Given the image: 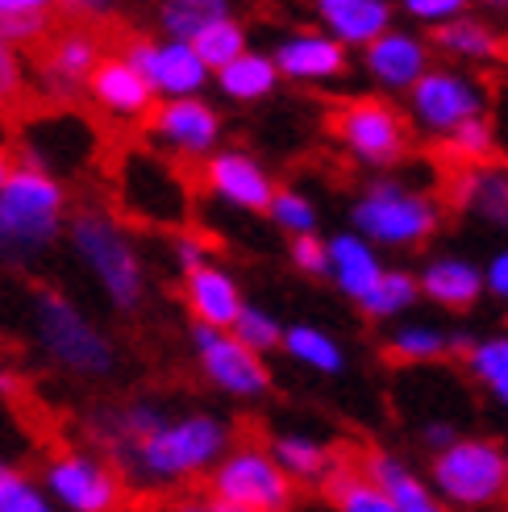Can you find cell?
<instances>
[{"label": "cell", "mask_w": 508, "mask_h": 512, "mask_svg": "<svg viewBox=\"0 0 508 512\" xmlns=\"http://www.w3.org/2000/svg\"><path fill=\"white\" fill-rule=\"evenodd\" d=\"M425 38H429V50L446 55L450 67H488L504 55V38L496 34V25L484 21L479 13L454 17L442 25V30L425 34Z\"/></svg>", "instance_id": "25"}, {"label": "cell", "mask_w": 508, "mask_h": 512, "mask_svg": "<svg viewBox=\"0 0 508 512\" xmlns=\"http://www.w3.org/2000/svg\"><path fill=\"white\" fill-rule=\"evenodd\" d=\"M388 358L404 367H429V363H442L450 354V329L425 321V317H404L392 325L388 334Z\"/></svg>", "instance_id": "30"}, {"label": "cell", "mask_w": 508, "mask_h": 512, "mask_svg": "<svg viewBox=\"0 0 508 512\" xmlns=\"http://www.w3.org/2000/svg\"><path fill=\"white\" fill-rule=\"evenodd\" d=\"M359 67L375 92L409 96L413 84L434 67V50H429L425 34L409 30V25H392V30L379 34L367 50H359Z\"/></svg>", "instance_id": "17"}, {"label": "cell", "mask_w": 508, "mask_h": 512, "mask_svg": "<svg viewBox=\"0 0 508 512\" xmlns=\"http://www.w3.org/2000/svg\"><path fill=\"white\" fill-rule=\"evenodd\" d=\"M100 59H105V50H100V38L92 30H63L46 46L42 75H46V84L55 92L71 96V92H80L92 80V71H96Z\"/></svg>", "instance_id": "26"}, {"label": "cell", "mask_w": 508, "mask_h": 512, "mask_svg": "<svg viewBox=\"0 0 508 512\" xmlns=\"http://www.w3.org/2000/svg\"><path fill=\"white\" fill-rule=\"evenodd\" d=\"M230 338L242 342L250 354L267 358V354L279 350V342H284V321H279V313H271L267 304H250V300H246L242 313H238L234 325H230Z\"/></svg>", "instance_id": "37"}, {"label": "cell", "mask_w": 508, "mask_h": 512, "mask_svg": "<svg viewBox=\"0 0 508 512\" xmlns=\"http://www.w3.org/2000/svg\"><path fill=\"white\" fill-rule=\"evenodd\" d=\"M334 138L350 163L375 175H392V167L409 159L413 125L404 109H396L384 96H350L334 113Z\"/></svg>", "instance_id": "7"}, {"label": "cell", "mask_w": 508, "mask_h": 512, "mask_svg": "<svg viewBox=\"0 0 508 512\" xmlns=\"http://www.w3.org/2000/svg\"><path fill=\"white\" fill-rule=\"evenodd\" d=\"M442 146H446L450 159H459L467 167H488V159L496 155V146H500L496 121L492 117H471V121L459 125V130H450L442 138Z\"/></svg>", "instance_id": "38"}, {"label": "cell", "mask_w": 508, "mask_h": 512, "mask_svg": "<svg viewBox=\"0 0 508 512\" xmlns=\"http://www.w3.org/2000/svg\"><path fill=\"white\" fill-rule=\"evenodd\" d=\"M188 46L196 50V59L205 63L209 71H221L225 63H234L238 55L250 50V25L238 13H225L213 25H205V30H200Z\"/></svg>", "instance_id": "32"}, {"label": "cell", "mask_w": 508, "mask_h": 512, "mask_svg": "<svg viewBox=\"0 0 508 512\" xmlns=\"http://www.w3.org/2000/svg\"><path fill=\"white\" fill-rule=\"evenodd\" d=\"M459 438H463V429L454 425V421H446V417H434V421H425V425L417 429V442L429 450V458L442 454L446 446H454Z\"/></svg>", "instance_id": "44"}, {"label": "cell", "mask_w": 508, "mask_h": 512, "mask_svg": "<svg viewBox=\"0 0 508 512\" xmlns=\"http://www.w3.org/2000/svg\"><path fill=\"white\" fill-rule=\"evenodd\" d=\"M325 254H329V271L325 279L334 284L346 300L359 304L375 284L379 275L388 271V259L379 254L371 242H363L359 234H350V229H338V234L325 238Z\"/></svg>", "instance_id": "22"}, {"label": "cell", "mask_w": 508, "mask_h": 512, "mask_svg": "<svg viewBox=\"0 0 508 512\" xmlns=\"http://www.w3.org/2000/svg\"><path fill=\"white\" fill-rule=\"evenodd\" d=\"M55 512H117L125 500V475L92 450H59L42 467V483Z\"/></svg>", "instance_id": "10"}, {"label": "cell", "mask_w": 508, "mask_h": 512, "mask_svg": "<svg viewBox=\"0 0 508 512\" xmlns=\"http://www.w3.org/2000/svg\"><path fill=\"white\" fill-rule=\"evenodd\" d=\"M0 512H55L38 488V479H30L21 467L0 463Z\"/></svg>", "instance_id": "40"}, {"label": "cell", "mask_w": 508, "mask_h": 512, "mask_svg": "<svg viewBox=\"0 0 508 512\" xmlns=\"http://www.w3.org/2000/svg\"><path fill=\"white\" fill-rule=\"evenodd\" d=\"M404 100H409V109H404L409 125H417V130L429 138H446L450 130H459L463 121L488 117V109H492L488 84L479 80V75H471L463 67H450V63L429 67Z\"/></svg>", "instance_id": "9"}, {"label": "cell", "mask_w": 508, "mask_h": 512, "mask_svg": "<svg viewBox=\"0 0 508 512\" xmlns=\"http://www.w3.org/2000/svg\"><path fill=\"white\" fill-rule=\"evenodd\" d=\"M267 454H271V463L296 483V492L313 488V483L321 488V483L329 479V471L338 467L334 446L321 442L317 433H304V429H279V433H271Z\"/></svg>", "instance_id": "24"}, {"label": "cell", "mask_w": 508, "mask_h": 512, "mask_svg": "<svg viewBox=\"0 0 508 512\" xmlns=\"http://www.w3.org/2000/svg\"><path fill=\"white\" fill-rule=\"evenodd\" d=\"M454 200L479 221L508 234V167H471L454 184Z\"/></svg>", "instance_id": "29"}, {"label": "cell", "mask_w": 508, "mask_h": 512, "mask_svg": "<svg viewBox=\"0 0 508 512\" xmlns=\"http://www.w3.org/2000/svg\"><path fill=\"white\" fill-rule=\"evenodd\" d=\"M279 350H284L296 367L313 371V375H325L334 379L350 367V354L342 346L338 334H329L325 325H313V321H296V325H284V342H279Z\"/></svg>", "instance_id": "28"}, {"label": "cell", "mask_w": 508, "mask_h": 512, "mask_svg": "<svg viewBox=\"0 0 508 512\" xmlns=\"http://www.w3.org/2000/svg\"><path fill=\"white\" fill-rule=\"evenodd\" d=\"M417 292H421V300L434 304V309L463 317L484 300V271H479V263L463 259V254H454V250L429 254L417 271Z\"/></svg>", "instance_id": "18"}, {"label": "cell", "mask_w": 508, "mask_h": 512, "mask_svg": "<svg viewBox=\"0 0 508 512\" xmlns=\"http://www.w3.org/2000/svg\"><path fill=\"white\" fill-rule=\"evenodd\" d=\"M271 63L279 71V84H300V88H329L350 75V55L325 38L317 25H296L271 42Z\"/></svg>", "instance_id": "16"}, {"label": "cell", "mask_w": 508, "mask_h": 512, "mask_svg": "<svg viewBox=\"0 0 508 512\" xmlns=\"http://www.w3.org/2000/svg\"><path fill=\"white\" fill-rule=\"evenodd\" d=\"M400 13L409 17L413 25H425V30L434 34V30H442L446 21L471 13V5H467V0H404Z\"/></svg>", "instance_id": "42"}, {"label": "cell", "mask_w": 508, "mask_h": 512, "mask_svg": "<svg viewBox=\"0 0 508 512\" xmlns=\"http://www.w3.org/2000/svg\"><path fill=\"white\" fill-rule=\"evenodd\" d=\"M463 371L471 383H479L484 392L508 383V329L504 334H488L475 338V346L463 354Z\"/></svg>", "instance_id": "39"}, {"label": "cell", "mask_w": 508, "mask_h": 512, "mask_svg": "<svg viewBox=\"0 0 508 512\" xmlns=\"http://www.w3.org/2000/svg\"><path fill=\"white\" fill-rule=\"evenodd\" d=\"M350 234L371 242L379 254L388 250H421L442 229V200L425 188L404 184L396 175H375L350 200Z\"/></svg>", "instance_id": "4"}, {"label": "cell", "mask_w": 508, "mask_h": 512, "mask_svg": "<svg viewBox=\"0 0 508 512\" xmlns=\"http://www.w3.org/2000/svg\"><path fill=\"white\" fill-rule=\"evenodd\" d=\"M288 263H292V271H300L304 279H325V271H329L325 238H321V234L292 238V242H288Z\"/></svg>", "instance_id": "43"}, {"label": "cell", "mask_w": 508, "mask_h": 512, "mask_svg": "<svg viewBox=\"0 0 508 512\" xmlns=\"http://www.w3.org/2000/svg\"><path fill=\"white\" fill-rule=\"evenodd\" d=\"M279 234H288L292 238H309L321 229V209H317V200L304 192V188H292V184H279L271 204H267V213H263Z\"/></svg>", "instance_id": "35"}, {"label": "cell", "mask_w": 508, "mask_h": 512, "mask_svg": "<svg viewBox=\"0 0 508 512\" xmlns=\"http://www.w3.org/2000/svg\"><path fill=\"white\" fill-rule=\"evenodd\" d=\"M167 512H217V504L209 496H188V500H175Z\"/></svg>", "instance_id": "47"}, {"label": "cell", "mask_w": 508, "mask_h": 512, "mask_svg": "<svg viewBox=\"0 0 508 512\" xmlns=\"http://www.w3.org/2000/svg\"><path fill=\"white\" fill-rule=\"evenodd\" d=\"M171 263H175V271H180V279L192 275V271H200V267H209L213 263V242L205 234H196V229H175V238H171Z\"/></svg>", "instance_id": "41"}, {"label": "cell", "mask_w": 508, "mask_h": 512, "mask_svg": "<svg viewBox=\"0 0 508 512\" xmlns=\"http://www.w3.org/2000/svg\"><path fill=\"white\" fill-rule=\"evenodd\" d=\"M321 492L329 496V504H334L338 512H396L388 496H379L371 483L359 475V467H350L338 458V467L329 471V479L321 483Z\"/></svg>", "instance_id": "36"}, {"label": "cell", "mask_w": 508, "mask_h": 512, "mask_svg": "<svg viewBox=\"0 0 508 512\" xmlns=\"http://www.w3.org/2000/svg\"><path fill=\"white\" fill-rule=\"evenodd\" d=\"M121 204L125 213L150 225H180L188 217V184L155 150H130L121 163Z\"/></svg>", "instance_id": "12"}, {"label": "cell", "mask_w": 508, "mask_h": 512, "mask_svg": "<svg viewBox=\"0 0 508 512\" xmlns=\"http://www.w3.org/2000/svg\"><path fill=\"white\" fill-rule=\"evenodd\" d=\"M84 92L92 96V105L113 117V121H125V125H138L150 117V109L159 105L155 96H150L146 80L125 63V55H105L96 63L92 80L84 84Z\"/></svg>", "instance_id": "20"}, {"label": "cell", "mask_w": 508, "mask_h": 512, "mask_svg": "<svg viewBox=\"0 0 508 512\" xmlns=\"http://www.w3.org/2000/svg\"><path fill=\"white\" fill-rule=\"evenodd\" d=\"M213 84L230 105H263V100H271L279 92V71H275L267 50L250 46L246 55L225 63L221 71H213Z\"/></svg>", "instance_id": "27"}, {"label": "cell", "mask_w": 508, "mask_h": 512, "mask_svg": "<svg viewBox=\"0 0 508 512\" xmlns=\"http://www.w3.org/2000/svg\"><path fill=\"white\" fill-rule=\"evenodd\" d=\"M500 450H504V475H508V442H500Z\"/></svg>", "instance_id": "50"}, {"label": "cell", "mask_w": 508, "mask_h": 512, "mask_svg": "<svg viewBox=\"0 0 508 512\" xmlns=\"http://www.w3.org/2000/svg\"><path fill=\"white\" fill-rule=\"evenodd\" d=\"M359 475L379 496H388L396 512H421L429 504H438L434 492H429L425 475L409 463V458H400L396 450H367L359 458Z\"/></svg>", "instance_id": "23"}, {"label": "cell", "mask_w": 508, "mask_h": 512, "mask_svg": "<svg viewBox=\"0 0 508 512\" xmlns=\"http://www.w3.org/2000/svg\"><path fill=\"white\" fill-rule=\"evenodd\" d=\"M200 184L213 200H221L225 209H238L246 217H263L267 204L279 188V179L271 167L246 146H221L217 155L200 163Z\"/></svg>", "instance_id": "15"}, {"label": "cell", "mask_w": 508, "mask_h": 512, "mask_svg": "<svg viewBox=\"0 0 508 512\" xmlns=\"http://www.w3.org/2000/svg\"><path fill=\"white\" fill-rule=\"evenodd\" d=\"M67 246L80 259V267L96 279L100 296L109 300L113 313H138L146 304V259L142 246L130 229L121 225V217L105 209H80L67 217Z\"/></svg>", "instance_id": "3"}, {"label": "cell", "mask_w": 508, "mask_h": 512, "mask_svg": "<svg viewBox=\"0 0 508 512\" xmlns=\"http://www.w3.org/2000/svg\"><path fill=\"white\" fill-rule=\"evenodd\" d=\"M146 134L155 142V155L205 163L225 146V113L205 96L188 100H159L146 117Z\"/></svg>", "instance_id": "11"}, {"label": "cell", "mask_w": 508, "mask_h": 512, "mask_svg": "<svg viewBox=\"0 0 508 512\" xmlns=\"http://www.w3.org/2000/svg\"><path fill=\"white\" fill-rule=\"evenodd\" d=\"M425 483L446 512H484L508 496L504 450L492 438L463 433L454 446L429 458Z\"/></svg>", "instance_id": "6"}, {"label": "cell", "mask_w": 508, "mask_h": 512, "mask_svg": "<svg viewBox=\"0 0 508 512\" xmlns=\"http://www.w3.org/2000/svg\"><path fill=\"white\" fill-rule=\"evenodd\" d=\"M421 304V292H417V271L409 267H388L379 275V284L354 304L367 321L375 325H388V321H404L413 309Z\"/></svg>", "instance_id": "31"}, {"label": "cell", "mask_w": 508, "mask_h": 512, "mask_svg": "<svg viewBox=\"0 0 508 512\" xmlns=\"http://www.w3.org/2000/svg\"><path fill=\"white\" fill-rule=\"evenodd\" d=\"M25 88V63H21V50L0 46V100H13Z\"/></svg>", "instance_id": "46"}, {"label": "cell", "mask_w": 508, "mask_h": 512, "mask_svg": "<svg viewBox=\"0 0 508 512\" xmlns=\"http://www.w3.org/2000/svg\"><path fill=\"white\" fill-rule=\"evenodd\" d=\"M180 292H184V304L192 313V325H205V329H221V334H230L234 317L242 313V284L230 267H221L217 259L209 267H200L192 275L180 279Z\"/></svg>", "instance_id": "21"}, {"label": "cell", "mask_w": 508, "mask_h": 512, "mask_svg": "<svg viewBox=\"0 0 508 512\" xmlns=\"http://www.w3.org/2000/svg\"><path fill=\"white\" fill-rule=\"evenodd\" d=\"M55 25V5L46 0H0V46H34Z\"/></svg>", "instance_id": "33"}, {"label": "cell", "mask_w": 508, "mask_h": 512, "mask_svg": "<svg viewBox=\"0 0 508 512\" xmlns=\"http://www.w3.org/2000/svg\"><path fill=\"white\" fill-rule=\"evenodd\" d=\"M67 229V188L63 179L30 159L13 163L0 188V263L34 267L59 246Z\"/></svg>", "instance_id": "2"}, {"label": "cell", "mask_w": 508, "mask_h": 512, "mask_svg": "<svg viewBox=\"0 0 508 512\" xmlns=\"http://www.w3.org/2000/svg\"><path fill=\"white\" fill-rule=\"evenodd\" d=\"M488 396H492V400H496V404L504 408V413H508V383H500V388H492Z\"/></svg>", "instance_id": "48"}, {"label": "cell", "mask_w": 508, "mask_h": 512, "mask_svg": "<svg viewBox=\"0 0 508 512\" xmlns=\"http://www.w3.org/2000/svg\"><path fill=\"white\" fill-rule=\"evenodd\" d=\"M296 483L271 463L263 442H234L209 471V500L242 512H296Z\"/></svg>", "instance_id": "8"}, {"label": "cell", "mask_w": 508, "mask_h": 512, "mask_svg": "<svg viewBox=\"0 0 508 512\" xmlns=\"http://www.w3.org/2000/svg\"><path fill=\"white\" fill-rule=\"evenodd\" d=\"M125 63H130L155 100H188V96H205L213 84V71L196 59V50L188 42H171V38H134L125 46Z\"/></svg>", "instance_id": "14"}, {"label": "cell", "mask_w": 508, "mask_h": 512, "mask_svg": "<svg viewBox=\"0 0 508 512\" xmlns=\"http://www.w3.org/2000/svg\"><path fill=\"white\" fill-rule=\"evenodd\" d=\"M234 446V425L221 413L188 408V413H167L142 442L121 450V471L146 483V488H180L192 479H209V471Z\"/></svg>", "instance_id": "1"}, {"label": "cell", "mask_w": 508, "mask_h": 512, "mask_svg": "<svg viewBox=\"0 0 508 512\" xmlns=\"http://www.w3.org/2000/svg\"><path fill=\"white\" fill-rule=\"evenodd\" d=\"M9 171H13V159L0 150V188H5V179H9Z\"/></svg>", "instance_id": "49"}, {"label": "cell", "mask_w": 508, "mask_h": 512, "mask_svg": "<svg viewBox=\"0 0 508 512\" xmlns=\"http://www.w3.org/2000/svg\"><path fill=\"white\" fill-rule=\"evenodd\" d=\"M421 512H446V508H442V504H429V508H421Z\"/></svg>", "instance_id": "51"}, {"label": "cell", "mask_w": 508, "mask_h": 512, "mask_svg": "<svg viewBox=\"0 0 508 512\" xmlns=\"http://www.w3.org/2000/svg\"><path fill=\"white\" fill-rule=\"evenodd\" d=\"M225 13H234L230 0H163L159 5V38L192 42L205 25H213Z\"/></svg>", "instance_id": "34"}, {"label": "cell", "mask_w": 508, "mask_h": 512, "mask_svg": "<svg viewBox=\"0 0 508 512\" xmlns=\"http://www.w3.org/2000/svg\"><path fill=\"white\" fill-rule=\"evenodd\" d=\"M479 271H484V296L500 300L504 309H508V246H500Z\"/></svg>", "instance_id": "45"}, {"label": "cell", "mask_w": 508, "mask_h": 512, "mask_svg": "<svg viewBox=\"0 0 508 512\" xmlns=\"http://www.w3.org/2000/svg\"><path fill=\"white\" fill-rule=\"evenodd\" d=\"M313 25L325 38H334L346 55H354V50H367L379 34L392 30L396 5L392 0H317Z\"/></svg>", "instance_id": "19"}, {"label": "cell", "mask_w": 508, "mask_h": 512, "mask_svg": "<svg viewBox=\"0 0 508 512\" xmlns=\"http://www.w3.org/2000/svg\"><path fill=\"white\" fill-rule=\"evenodd\" d=\"M188 342L196 350L200 375H205V383H209V388H217L221 396L242 400V404H254V400L271 396L275 375L267 367V358L250 354L230 334H221V329H205V325H192Z\"/></svg>", "instance_id": "13"}, {"label": "cell", "mask_w": 508, "mask_h": 512, "mask_svg": "<svg viewBox=\"0 0 508 512\" xmlns=\"http://www.w3.org/2000/svg\"><path fill=\"white\" fill-rule=\"evenodd\" d=\"M34 338L50 363L75 379H109L117 371L113 338L59 288L34 292Z\"/></svg>", "instance_id": "5"}]
</instances>
